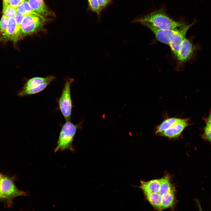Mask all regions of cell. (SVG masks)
Returning <instances> with one entry per match:
<instances>
[{
    "label": "cell",
    "mask_w": 211,
    "mask_h": 211,
    "mask_svg": "<svg viewBox=\"0 0 211 211\" xmlns=\"http://www.w3.org/2000/svg\"><path fill=\"white\" fill-rule=\"evenodd\" d=\"M165 9L164 7H161L147 14L136 18L131 22L139 23L145 26L149 25L161 29L175 30L189 24L183 20H173Z\"/></svg>",
    "instance_id": "6da1fadb"
},
{
    "label": "cell",
    "mask_w": 211,
    "mask_h": 211,
    "mask_svg": "<svg viewBox=\"0 0 211 211\" xmlns=\"http://www.w3.org/2000/svg\"><path fill=\"white\" fill-rule=\"evenodd\" d=\"M77 127V125L73 124L70 121L66 122L63 125L59 133L55 152L67 149L73 152H74L72 142Z\"/></svg>",
    "instance_id": "7a4b0ae2"
},
{
    "label": "cell",
    "mask_w": 211,
    "mask_h": 211,
    "mask_svg": "<svg viewBox=\"0 0 211 211\" xmlns=\"http://www.w3.org/2000/svg\"><path fill=\"white\" fill-rule=\"evenodd\" d=\"M0 192L2 199L5 201L9 206L11 205L12 201L15 198L29 195L28 192L19 190L11 178L5 176H2L0 181Z\"/></svg>",
    "instance_id": "3957f363"
},
{
    "label": "cell",
    "mask_w": 211,
    "mask_h": 211,
    "mask_svg": "<svg viewBox=\"0 0 211 211\" xmlns=\"http://www.w3.org/2000/svg\"><path fill=\"white\" fill-rule=\"evenodd\" d=\"M194 38L193 37L186 38L181 44L176 57L179 65L196 59L197 51L201 49V46L198 43L194 44Z\"/></svg>",
    "instance_id": "277c9868"
},
{
    "label": "cell",
    "mask_w": 211,
    "mask_h": 211,
    "mask_svg": "<svg viewBox=\"0 0 211 211\" xmlns=\"http://www.w3.org/2000/svg\"><path fill=\"white\" fill-rule=\"evenodd\" d=\"M45 21L43 17L40 15L24 16L21 25L22 38L42 31Z\"/></svg>",
    "instance_id": "5b68a950"
},
{
    "label": "cell",
    "mask_w": 211,
    "mask_h": 211,
    "mask_svg": "<svg viewBox=\"0 0 211 211\" xmlns=\"http://www.w3.org/2000/svg\"><path fill=\"white\" fill-rule=\"evenodd\" d=\"M74 81V79L73 78H68L66 80L58 100L59 109L66 122L70 121L72 106L70 86Z\"/></svg>",
    "instance_id": "8992f818"
},
{
    "label": "cell",
    "mask_w": 211,
    "mask_h": 211,
    "mask_svg": "<svg viewBox=\"0 0 211 211\" xmlns=\"http://www.w3.org/2000/svg\"><path fill=\"white\" fill-rule=\"evenodd\" d=\"M197 20L195 18L192 23L180 28L171 36L169 44L174 55L177 57L180 47L186 38V35L189 28L196 23Z\"/></svg>",
    "instance_id": "52a82bcc"
},
{
    "label": "cell",
    "mask_w": 211,
    "mask_h": 211,
    "mask_svg": "<svg viewBox=\"0 0 211 211\" xmlns=\"http://www.w3.org/2000/svg\"><path fill=\"white\" fill-rule=\"evenodd\" d=\"M19 39L15 19L14 18H9L6 30L0 35V41L11 40L15 43Z\"/></svg>",
    "instance_id": "ba28073f"
},
{
    "label": "cell",
    "mask_w": 211,
    "mask_h": 211,
    "mask_svg": "<svg viewBox=\"0 0 211 211\" xmlns=\"http://www.w3.org/2000/svg\"><path fill=\"white\" fill-rule=\"evenodd\" d=\"M188 118H182L180 121L167 129L161 135L169 138H175L179 136L184 129L190 125Z\"/></svg>",
    "instance_id": "9c48e42d"
},
{
    "label": "cell",
    "mask_w": 211,
    "mask_h": 211,
    "mask_svg": "<svg viewBox=\"0 0 211 211\" xmlns=\"http://www.w3.org/2000/svg\"><path fill=\"white\" fill-rule=\"evenodd\" d=\"M146 27L149 29L153 32L157 40L168 45L169 44L172 35L178 30L163 29L149 25Z\"/></svg>",
    "instance_id": "30bf717a"
},
{
    "label": "cell",
    "mask_w": 211,
    "mask_h": 211,
    "mask_svg": "<svg viewBox=\"0 0 211 211\" xmlns=\"http://www.w3.org/2000/svg\"><path fill=\"white\" fill-rule=\"evenodd\" d=\"M162 179H156L148 181H141L139 187L144 193H158L161 186Z\"/></svg>",
    "instance_id": "8fae6325"
},
{
    "label": "cell",
    "mask_w": 211,
    "mask_h": 211,
    "mask_svg": "<svg viewBox=\"0 0 211 211\" xmlns=\"http://www.w3.org/2000/svg\"><path fill=\"white\" fill-rule=\"evenodd\" d=\"M54 79H51L36 86L26 89H22L18 91L17 95L20 97L35 94L43 91Z\"/></svg>",
    "instance_id": "7c38bea8"
},
{
    "label": "cell",
    "mask_w": 211,
    "mask_h": 211,
    "mask_svg": "<svg viewBox=\"0 0 211 211\" xmlns=\"http://www.w3.org/2000/svg\"><path fill=\"white\" fill-rule=\"evenodd\" d=\"M24 1L28 2L32 9L37 14L42 16V15H47L48 13L43 0Z\"/></svg>",
    "instance_id": "4fadbf2b"
},
{
    "label": "cell",
    "mask_w": 211,
    "mask_h": 211,
    "mask_svg": "<svg viewBox=\"0 0 211 211\" xmlns=\"http://www.w3.org/2000/svg\"><path fill=\"white\" fill-rule=\"evenodd\" d=\"M182 118L177 117H167L156 127L155 133L161 134L174 125L181 121Z\"/></svg>",
    "instance_id": "5bb4252c"
},
{
    "label": "cell",
    "mask_w": 211,
    "mask_h": 211,
    "mask_svg": "<svg viewBox=\"0 0 211 211\" xmlns=\"http://www.w3.org/2000/svg\"><path fill=\"white\" fill-rule=\"evenodd\" d=\"M175 190L162 195V200L159 211L172 206L175 201Z\"/></svg>",
    "instance_id": "9a60e30c"
},
{
    "label": "cell",
    "mask_w": 211,
    "mask_h": 211,
    "mask_svg": "<svg viewBox=\"0 0 211 211\" xmlns=\"http://www.w3.org/2000/svg\"><path fill=\"white\" fill-rule=\"evenodd\" d=\"M147 199L155 208L159 211L162 200V195L159 193H144Z\"/></svg>",
    "instance_id": "2e32d148"
},
{
    "label": "cell",
    "mask_w": 211,
    "mask_h": 211,
    "mask_svg": "<svg viewBox=\"0 0 211 211\" xmlns=\"http://www.w3.org/2000/svg\"><path fill=\"white\" fill-rule=\"evenodd\" d=\"M53 76H48L46 77H36L28 80L24 84L23 89H28L36 86L51 79H55Z\"/></svg>",
    "instance_id": "e0dca14e"
},
{
    "label": "cell",
    "mask_w": 211,
    "mask_h": 211,
    "mask_svg": "<svg viewBox=\"0 0 211 211\" xmlns=\"http://www.w3.org/2000/svg\"><path fill=\"white\" fill-rule=\"evenodd\" d=\"M88 7L87 11H90L96 13L98 16V22H101V10L97 0H87Z\"/></svg>",
    "instance_id": "ac0fdd59"
},
{
    "label": "cell",
    "mask_w": 211,
    "mask_h": 211,
    "mask_svg": "<svg viewBox=\"0 0 211 211\" xmlns=\"http://www.w3.org/2000/svg\"><path fill=\"white\" fill-rule=\"evenodd\" d=\"M162 181L160 189L158 193L161 195L174 190L173 187L170 182L169 178L167 176H165L161 178Z\"/></svg>",
    "instance_id": "d6986e66"
},
{
    "label": "cell",
    "mask_w": 211,
    "mask_h": 211,
    "mask_svg": "<svg viewBox=\"0 0 211 211\" xmlns=\"http://www.w3.org/2000/svg\"><path fill=\"white\" fill-rule=\"evenodd\" d=\"M16 9L17 12L24 16L31 14L39 15L35 12L31 8L28 2L25 1L19 5Z\"/></svg>",
    "instance_id": "ffe728a7"
},
{
    "label": "cell",
    "mask_w": 211,
    "mask_h": 211,
    "mask_svg": "<svg viewBox=\"0 0 211 211\" xmlns=\"http://www.w3.org/2000/svg\"><path fill=\"white\" fill-rule=\"evenodd\" d=\"M17 12L16 8L12 7L9 5L3 7V15L9 18H14Z\"/></svg>",
    "instance_id": "44dd1931"
},
{
    "label": "cell",
    "mask_w": 211,
    "mask_h": 211,
    "mask_svg": "<svg viewBox=\"0 0 211 211\" xmlns=\"http://www.w3.org/2000/svg\"><path fill=\"white\" fill-rule=\"evenodd\" d=\"M201 136L204 141H208L211 144V127L205 126Z\"/></svg>",
    "instance_id": "7402d4cb"
},
{
    "label": "cell",
    "mask_w": 211,
    "mask_h": 211,
    "mask_svg": "<svg viewBox=\"0 0 211 211\" xmlns=\"http://www.w3.org/2000/svg\"><path fill=\"white\" fill-rule=\"evenodd\" d=\"M9 18L3 15L0 21V35L6 30L8 25Z\"/></svg>",
    "instance_id": "603a6c76"
},
{
    "label": "cell",
    "mask_w": 211,
    "mask_h": 211,
    "mask_svg": "<svg viewBox=\"0 0 211 211\" xmlns=\"http://www.w3.org/2000/svg\"><path fill=\"white\" fill-rule=\"evenodd\" d=\"M101 12L114 2L113 0H97Z\"/></svg>",
    "instance_id": "cb8c5ba5"
},
{
    "label": "cell",
    "mask_w": 211,
    "mask_h": 211,
    "mask_svg": "<svg viewBox=\"0 0 211 211\" xmlns=\"http://www.w3.org/2000/svg\"><path fill=\"white\" fill-rule=\"evenodd\" d=\"M24 17L23 15L17 12L14 17L17 26L21 28V23Z\"/></svg>",
    "instance_id": "d4e9b609"
},
{
    "label": "cell",
    "mask_w": 211,
    "mask_h": 211,
    "mask_svg": "<svg viewBox=\"0 0 211 211\" xmlns=\"http://www.w3.org/2000/svg\"><path fill=\"white\" fill-rule=\"evenodd\" d=\"M24 0H11L9 5L12 7L16 8Z\"/></svg>",
    "instance_id": "484cf974"
},
{
    "label": "cell",
    "mask_w": 211,
    "mask_h": 211,
    "mask_svg": "<svg viewBox=\"0 0 211 211\" xmlns=\"http://www.w3.org/2000/svg\"><path fill=\"white\" fill-rule=\"evenodd\" d=\"M205 126L211 127V114H210L207 120Z\"/></svg>",
    "instance_id": "4316f807"
},
{
    "label": "cell",
    "mask_w": 211,
    "mask_h": 211,
    "mask_svg": "<svg viewBox=\"0 0 211 211\" xmlns=\"http://www.w3.org/2000/svg\"><path fill=\"white\" fill-rule=\"evenodd\" d=\"M196 202L199 211H203L201 207L200 203L198 200L196 199Z\"/></svg>",
    "instance_id": "83f0119b"
},
{
    "label": "cell",
    "mask_w": 211,
    "mask_h": 211,
    "mask_svg": "<svg viewBox=\"0 0 211 211\" xmlns=\"http://www.w3.org/2000/svg\"><path fill=\"white\" fill-rule=\"evenodd\" d=\"M10 0H3V7L9 5Z\"/></svg>",
    "instance_id": "f1b7e54d"
},
{
    "label": "cell",
    "mask_w": 211,
    "mask_h": 211,
    "mask_svg": "<svg viewBox=\"0 0 211 211\" xmlns=\"http://www.w3.org/2000/svg\"><path fill=\"white\" fill-rule=\"evenodd\" d=\"M2 199V196H1V193L0 192V200H1Z\"/></svg>",
    "instance_id": "f546056e"
},
{
    "label": "cell",
    "mask_w": 211,
    "mask_h": 211,
    "mask_svg": "<svg viewBox=\"0 0 211 211\" xmlns=\"http://www.w3.org/2000/svg\"><path fill=\"white\" fill-rule=\"evenodd\" d=\"M2 176V175L1 173H0V181H1Z\"/></svg>",
    "instance_id": "4dcf8cb0"
},
{
    "label": "cell",
    "mask_w": 211,
    "mask_h": 211,
    "mask_svg": "<svg viewBox=\"0 0 211 211\" xmlns=\"http://www.w3.org/2000/svg\"><path fill=\"white\" fill-rule=\"evenodd\" d=\"M210 114H211V112H210Z\"/></svg>",
    "instance_id": "1f68e13d"
}]
</instances>
